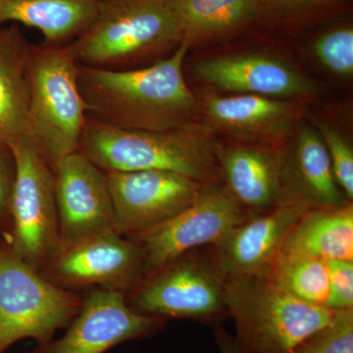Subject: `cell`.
<instances>
[{
	"label": "cell",
	"mask_w": 353,
	"mask_h": 353,
	"mask_svg": "<svg viewBox=\"0 0 353 353\" xmlns=\"http://www.w3.org/2000/svg\"><path fill=\"white\" fill-rule=\"evenodd\" d=\"M189 48L182 43L170 57L143 68L79 65V88L88 113L112 126L139 131H164L194 122L199 101L183 76Z\"/></svg>",
	"instance_id": "6da1fadb"
},
{
	"label": "cell",
	"mask_w": 353,
	"mask_h": 353,
	"mask_svg": "<svg viewBox=\"0 0 353 353\" xmlns=\"http://www.w3.org/2000/svg\"><path fill=\"white\" fill-rule=\"evenodd\" d=\"M217 146L214 129L196 121L164 131H139L88 116L78 152L105 172H174L209 185L222 179Z\"/></svg>",
	"instance_id": "7a4b0ae2"
},
{
	"label": "cell",
	"mask_w": 353,
	"mask_h": 353,
	"mask_svg": "<svg viewBox=\"0 0 353 353\" xmlns=\"http://www.w3.org/2000/svg\"><path fill=\"white\" fill-rule=\"evenodd\" d=\"M182 41L168 0H99L92 24L68 46L82 66L129 70L163 59Z\"/></svg>",
	"instance_id": "3957f363"
},
{
	"label": "cell",
	"mask_w": 353,
	"mask_h": 353,
	"mask_svg": "<svg viewBox=\"0 0 353 353\" xmlns=\"http://www.w3.org/2000/svg\"><path fill=\"white\" fill-rule=\"evenodd\" d=\"M79 64L68 44L31 46L28 57L27 132L52 171L79 150L88 108L79 88Z\"/></svg>",
	"instance_id": "277c9868"
},
{
	"label": "cell",
	"mask_w": 353,
	"mask_h": 353,
	"mask_svg": "<svg viewBox=\"0 0 353 353\" xmlns=\"http://www.w3.org/2000/svg\"><path fill=\"white\" fill-rule=\"evenodd\" d=\"M224 303L236 340L252 353H290L336 312L304 303L264 275L225 277Z\"/></svg>",
	"instance_id": "5b68a950"
},
{
	"label": "cell",
	"mask_w": 353,
	"mask_h": 353,
	"mask_svg": "<svg viewBox=\"0 0 353 353\" xmlns=\"http://www.w3.org/2000/svg\"><path fill=\"white\" fill-rule=\"evenodd\" d=\"M79 292L62 289L41 275L0 238V353L31 338L50 345L82 306Z\"/></svg>",
	"instance_id": "8992f818"
},
{
	"label": "cell",
	"mask_w": 353,
	"mask_h": 353,
	"mask_svg": "<svg viewBox=\"0 0 353 353\" xmlns=\"http://www.w3.org/2000/svg\"><path fill=\"white\" fill-rule=\"evenodd\" d=\"M15 164L10 199L14 252L41 271L59 250L54 173L27 134L9 145Z\"/></svg>",
	"instance_id": "52a82bcc"
},
{
	"label": "cell",
	"mask_w": 353,
	"mask_h": 353,
	"mask_svg": "<svg viewBox=\"0 0 353 353\" xmlns=\"http://www.w3.org/2000/svg\"><path fill=\"white\" fill-rule=\"evenodd\" d=\"M224 290L216 264L189 252L143 277L126 299L141 314L216 325L227 312Z\"/></svg>",
	"instance_id": "ba28073f"
},
{
	"label": "cell",
	"mask_w": 353,
	"mask_h": 353,
	"mask_svg": "<svg viewBox=\"0 0 353 353\" xmlns=\"http://www.w3.org/2000/svg\"><path fill=\"white\" fill-rule=\"evenodd\" d=\"M248 217L230 190L214 183L171 219L127 238L141 248L145 277L199 246L217 245Z\"/></svg>",
	"instance_id": "9c48e42d"
},
{
	"label": "cell",
	"mask_w": 353,
	"mask_h": 353,
	"mask_svg": "<svg viewBox=\"0 0 353 353\" xmlns=\"http://www.w3.org/2000/svg\"><path fill=\"white\" fill-rule=\"evenodd\" d=\"M39 272L53 284L71 292L102 289L126 296L145 276L138 243L116 231L62 248Z\"/></svg>",
	"instance_id": "30bf717a"
},
{
	"label": "cell",
	"mask_w": 353,
	"mask_h": 353,
	"mask_svg": "<svg viewBox=\"0 0 353 353\" xmlns=\"http://www.w3.org/2000/svg\"><path fill=\"white\" fill-rule=\"evenodd\" d=\"M105 172V171H104ZM116 231L125 236L143 233L189 208L205 185L174 172L108 171Z\"/></svg>",
	"instance_id": "8fae6325"
},
{
	"label": "cell",
	"mask_w": 353,
	"mask_h": 353,
	"mask_svg": "<svg viewBox=\"0 0 353 353\" xmlns=\"http://www.w3.org/2000/svg\"><path fill=\"white\" fill-rule=\"evenodd\" d=\"M53 173L59 250L97 234L116 231L115 211L105 172L77 152L62 159Z\"/></svg>",
	"instance_id": "7c38bea8"
},
{
	"label": "cell",
	"mask_w": 353,
	"mask_h": 353,
	"mask_svg": "<svg viewBox=\"0 0 353 353\" xmlns=\"http://www.w3.org/2000/svg\"><path fill=\"white\" fill-rule=\"evenodd\" d=\"M164 323L162 318L137 312L123 292L87 290L67 333L44 347V353H104L124 341L152 336Z\"/></svg>",
	"instance_id": "4fadbf2b"
},
{
	"label": "cell",
	"mask_w": 353,
	"mask_h": 353,
	"mask_svg": "<svg viewBox=\"0 0 353 353\" xmlns=\"http://www.w3.org/2000/svg\"><path fill=\"white\" fill-rule=\"evenodd\" d=\"M197 78L216 90L261 97H296L314 94L307 77L281 58L259 52L209 58L194 68Z\"/></svg>",
	"instance_id": "5bb4252c"
},
{
	"label": "cell",
	"mask_w": 353,
	"mask_h": 353,
	"mask_svg": "<svg viewBox=\"0 0 353 353\" xmlns=\"http://www.w3.org/2000/svg\"><path fill=\"white\" fill-rule=\"evenodd\" d=\"M310 208L304 202L285 201L250 216L218 243L216 266L224 277L263 275L290 230Z\"/></svg>",
	"instance_id": "9a60e30c"
},
{
	"label": "cell",
	"mask_w": 353,
	"mask_h": 353,
	"mask_svg": "<svg viewBox=\"0 0 353 353\" xmlns=\"http://www.w3.org/2000/svg\"><path fill=\"white\" fill-rule=\"evenodd\" d=\"M282 176L284 202H304L311 208L345 205L324 141L309 125L299 128L289 157L283 158Z\"/></svg>",
	"instance_id": "2e32d148"
},
{
	"label": "cell",
	"mask_w": 353,
	"mask_h": 353,
	"mask_svg": "<svg viewBox=\"0 0 353 353\" xmlns=\"http://www.w3.org/2000/svg\"><path fill=\"white\" fill-rule=\"evenodd\" d=\"M283 158L252 146H217V159L227 188L243 206L264 212L284 202Z\"/></svg>",
	"instance_id": "e0dca14e"
},
{
	"label": "cell",
	"mask_w": 353,
	"mask_h": 353,
	"mask_svg": "<svg viewBox=\"0 0 353 353\" xmlns=\"http://www.w3.org/2000/svg\"><path fill=\"white\" fill-rule=\"evenodd\" d=\"M204 112L213 129L236 138L277 141L287 136L296 110L289 102L254 94L211 95L204 101Z\"/></svg>",
	"instance_id": "ac0fdd59"
},
{
	"label": "cell",
	"mask_w": 353,
	"mask_h": 353,
	"mask_svg": "<svg viewBox=\"0 0 353 353\" xmlns=\"http://www.w3.org/2000/svg\"><path fill=\"white\" fill-rule=\"evenodd\" d=\"M32 44L16 24H0V148L27 132V64Z\"/></svg>",
	"instance_id": "d6986e66"
},
{
	"label": "cell",
	"mask_w": 353,
	"mask_h": 353,
	"mask_svg": "<svg viewBox=\"0 0 353 353\" xmlns=\"http://www.w3.org/2000/svg\"><path fill=\"white\" fill-rule=\"evenodd\" d=\"M99 0H0V24H21L43 34L44 43L68 44L92 24Z\"/></svg>",
	"instance_id": "ffe728a7"
},
{
	"label": "cell",
	"mask_w": 353,
	"mask_h": 353,
	"mask_svg": "<svg viewBox=\"0 0 353 353\" xmlns=\"http://www.w3.org/2000/svg\"><path fill=\"white\" fill-rule=\"evenodd\" d=\"M278 254L353 261L352 205L309 209L285 236Z\"/></svg>",
	"instance_id": "44dd1931"
},
{
	"label": "cell",
	"mask_w": 353,
	"mask_h": 353,
	"mask_svg": "<svg viewBox=\"0 0 353 353\" xmlns=\"http://www.w3.org/2000/svg\"><path fill=\"white\" fill-rule=\"evenodd\" d=\"M189 48L224 38L259 19V0H168Z\"/></svg>",
	"instance_id": "7402d4cb"
},
{
	"label": "cell",
	"mask_w": 353,
	"mask_h": 353,
	"mask_svg": "<svg viewBox=\"0 0 353 353\" xmlns=\"http://www.w3.org/2000/svg\"><path fill=\"white\" fill-rule=\"evenodd\" d=\"M263 275L276 287L304 303L327 307L329 268L325 260L277 254Z\"/></svg>",
	"instance_id": "603a6c76"
},
{
	"label": "cell",
	"mask_w": 353,
	"mask_h": 353,
	"mask_svg": "<svg viewBox=\"0 0 353 353\" xmlns=\"http://www.w3.org/2000/svg\"><path fill=\"white\" fill-rule=\"evenodd\" d=\"M290 353H353V308L336 310L333 320Z\"/></svg>",
	"instance_id": "cb8c5ba5"
},
{
	"label": "cell",
	"mask_w": 353,
	"mask_h": 353,
	"mask_svg": "<svg viewBox=\"0 0 353 353\" xmlns=\"http://www.w3.org/2000/svg\"><path fill=\"white\" fill-rule=\"evenodd\" d=\"M313 52L320 63L341 77L353 74V29L343 25L323 32L313 43Z\"/></svg>",
	"instance_id": "d4e9b609"
},
{
	"label": "cell",
	"mask_w": 353,
	"mask_h": 353,
	"mask_svg": "<svg viewBox=\"0 0 353 353\" xmlns=\"http://www.w3.org/2000/svg\"><path fill=\"white\" fill-rule=\"evenodd\" d=\"M317 128L327 150L334 179L348 199L353 197V150L340 132L323 121H317Z\"/></svg>",
	"instance_id": "484cf974"
},
{
	"label": "cell",
	"mask_w": 353,
	"mask_h": 353,
	"mask_svg": "<svg viewBox=\"0 0 353 353\" xmlns=\"http://www.w3.org/2000/svg\"><path fill=\"white\" fill-rule=\"evenodd\" d=\"M341 0H259V18L269 24L303 21Z\"/></svg>",
	"instance_id": "4316f807"
},
{
	"label": "cell",
	"mask_w": 353,
	"mask_h": 353,
	"mask_svg": "<svg viewBox=\"0 0 353 353\" xmlns=\"http://www.w3.org/2000/svg\"><path fill=\"white\" fill-rule=\"evenodd\" d=\"M329 268V299L333 310L353 308V261L331 260Z\"/></svg>",
	"instance_id": "83f0119b"
},
{
	"label": "cell",
	"mask_w": 353,
	"mask_h": 353,
	"mask_svg": "<svg viewBox=\"0 0 353 353\" xmlns=\"http://www.w3.org/2000/svg\"><path fill=\"white\" fill-rule=\"evenodd\" d=\"M15 178V164L10 150L0 148V238L11 241L12 220L10 199Z\"/></svg>",
	"instance_id": "f1b7e54d"
},
{
	"label": "cell",
	"mask_w": 353,
	"mask_h": 353,
	"mask_svg": "<svg viewBox=\"0 0 353 353\" xmlns=\"http://www.w3.org/2000/svg\"><path fill=\"white\" fill-rule=\"evenodd\" d=\"M214 339L220 353H252L241 347L236 338L221 328H216Z\"/></svg>",
	"instance_id": "f546056e"
},
{
	"label": "cell",
	"mask_w": 353,
	"mask_h": 353,
	"mask_svg": "<svg viewBox=\"0 0 353 353\" xmlns=\"http://www.w3.org/2000/svg\"><path fill=\"white\" fill-rule=\"evenodd\" d=\"M43 347V350H41V352H37V353H44V347Z\"/></svg>",
	"instance_id": "4dcf8cb0"
}]
</instances>
